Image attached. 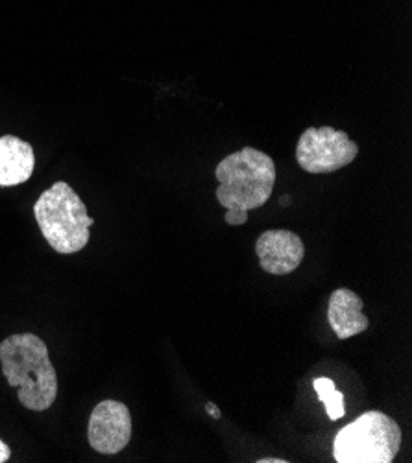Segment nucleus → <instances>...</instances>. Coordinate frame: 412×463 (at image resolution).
<instances>
[{
	"instance_id": "nucleus-1",
	"label": "nucleus",
	"mask_w": 412,
	"mask_h": 463,
	"mask_svg": "<svg viewBox=\"0 0 412 463\" xmlns=\"http://www.w3.org/2000/svg\"><path fill=\"white\" fill-rule=\"evenodd\" d=\"M0 365L19 402L32 411H47L58 397V375L49 347L32 333L14 335L0 342Z\"/></svg>"
},
{
	"instance_id": "nucleus-2",
	"label": "nucleus",
	"mask_w": 412,
	"mask_h": 463,
	"mask_svg": "<svg viewBox=\"0 0 412 463\" xmlns=\"http://www.w3.org/2000/svg\"><path fill=\"white\" fill-rule=\"evenodd\" d=\"M216 200L224 209L252 211L263 207L276 184V163L255 148H243L224 157L215 170Z\"/></svg>"
},
{
	"instance_id": "nucleus-3",
	"label": "nucleus",
	"mask_w": 412,
	"mask_h": 463,
	"mask_svg": "<svg viewBox=\"0 0 412 463\" xmlns=\"http://www.w3.org/2000/svg\"><path fill=\"white\" fill-rule=\"evenodd\" d=\"M34 216L41 235L62 255L81 251L89 242L91 227L95 223L81 198L65 181H56L39 196L34 205Z\"/></svg>"
},
{
	"instance_id": "nucleus-4",
	"label": "nucleus",
	"mask_w": 412,
	"mask_h": 463,
	"mask_svg": "<svg viewBox=\"0 0 412 463\" xmlns=\"http://www.w3.org/2000/svg\"><path fill=\"white\" fill-rule=\"evenodd\" d=\"M401 429L383 411H366L339 430L333 456L339 463H392L401 449Z\"/></svg>"
},
{
	"instance_id": "nucleus-5",
	"label": "nucleus",
	"mask_w": 412,
	"mask_h": 463,
	"mask_svg": "<svg viewBox=\"0 0 412 463\" xmlns=\"http://www.w3.org/2000/svg\"><path fill=\"white\" fill-rule=\"evenodd\" d=\"M359 146L346 131L331 126L307 128L296 145V161L309 174H333L351 165Z\"/></svg>"
},
{
	"instance_id": "nucleus-6",
	"label": "nucleus",
	"mask_w": 412,
	"mask_h": 463,
	"mask_svg": "<svg viewBox=\"0 0 412 463\" xmlns=\"http://www.w3.org/2000/svg\"><path fill=\"white\" fill-rule=\"evenodd\" d=\"M89 445L101 454H117L131 439V415L126 404L106 399L91 413L87 427Z\"/></svg>"
},
{
	"instance_id": "nucleus-7",
	"label": "nucleus",
	"mask_w": 412,
	"mask_h": 463,
	"mask_svg": "<svg viewBox=\"0 0 412 463\" xmlns=\"http://www.w3.org/2000/svg\"><path fill=\"white\" fill-rule=\"evenodd\" d=\"M255 253L270 275L292 273L305 257L303 241L289 229H268L257 239Z\"/></svg>"
},
{
	"instance_id": "nucleus-8",
	"label": "nucleus",
	"mask_w": 412,
	"mask_h": 463,
	"mask_svg": "<svg viewBox=\"0 0 412 463\" xmlns=\"http://www.w3.org/2000/svg\"><path fill=\"white\" fill-rule=\"evenodd\" d=\"M362 308L364 301L350 288H339L331 294L328 321L339 340H348L370 327V319L362 314Z\"/></svg>"
},
{
	"instance_id": "nucleus-9",
	"label": "nucleus",
	"mask_w": 412,
	"mask_h": 463,
	"mask_svg": "<svg viewBox=\"0 0 412 463\" xmlns=\"http://www.w3.org/2000/svg\"><path fill=\"white\" fill-rule=\"evenodd\" d=\"M35 170V154L30 143L15 135L0 137V187H17Z\"/></svg>"
},
{
	"instance_id": "nucleus-10",
	"label": "nucleus",
	"mask_w": 412,
	"mask_h": 463,
	"mask_svg": "<svg viewBox=\"0 0 412 463\" xmlns=\"http://www.w3.org/2000/svg\"><path fill=\"white\" fill-rule=\"evenodd\" d=\"M314 392L318 393L320 401H322L326 411H328V418L331 421H339L346 415V406H344V395L337 390L335 383L328 377H318L312 383Z\"/></svg>"
},
{
	"instance_id": "nucleus-11",
	"label": "nucleus",
	"mask_w": 412,
	"mask_h": 463,
	"mask_svg": "<svg viewBox=\"0 0 412 463\" xmlns=\"http://www.w3.org/2000/svg\"><path fill=\"white\" fill-rule=\"evenodd\" d=\"M225 223L230 225H243L248 222V211H243V209H225Z\"/></svg>"
},
{
	"instance_id": "nucleus-12",
	"label": "nucleus",
	"mask_w": 412,
	"mask_h": 463,
	"mask_svg": "<svg viewBox=\"0 0 412 463\" xmlns=\"http://www.w3.org/2000/svg\"><path fill=\"white\" fill-rule=\"evenodd\" d=\"M10 456H12L10 447L3 439H0V463H6L10 459Z\"/></svg>"
},
{
	"instance_id": "nucleus-13",
	"label": "nucleus",
	"mask_w": 412,
	"mask_h": 463,
	"mask_svg": "<svg viewBox=\"0 0 412 463\" xmlns=\"http://www.w3.org/2000/svg\"><path fill=\"white\" fill-rule=\"evenodd\" d=\"M206 410L213 415L215 420H220V418H222V411L218 410V406H216L215 402H207V404H206Z\"/></svg>"
},
{
	"instance_id": "nucleus-14",
	"label": "nucleus",
	"mask_w": 412,
	"mask_h": 463,
	"mask_svg": "<svg viewBox=\"0 0 412 463\" xmlns=\"http://www.w3.org/2000/svg\"><path fill=\"white\" fill-rule=\"evenodd\" d=\"M289 459H282V458H263L257 459V463H287Z\"/></svg>"
}]
</instances>
